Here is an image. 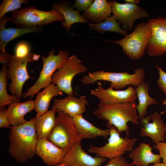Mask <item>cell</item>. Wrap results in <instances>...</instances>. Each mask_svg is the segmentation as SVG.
Here are the masks:
<instances>
[{"mask_svg":"<svg viewBox=\"0 0 166 166\" xmlns=\"http://www.w3.org/2000/svg\"><path fill=\"white\" fill-rule=\"evenodd\" d=\"M35 120V117L23 124L10 128L9 152L18 162H25L36 155Z\"/></svg>","mask_w":166,"mask_h":166,"instance_id":"1","label":"cell"},{"mask_svg":"<svg viewBox=\"0 0 166 166\" xmlns=\"http://www.w3.org/2000/svg\"><path fill=\"white\" fill-rule=\"evenodd\" d=\"M136 105L135 101L110 105L99 103L94 114L97 118L107 121V123L115 126L120 134L125 132L128 136L129 129L127 123L130 121L134 125L139 124Z\"/></svg>","mask_w":166,"mask_h":166,"instance_id":"2","label":"cell"},{"mask_svg":"<svg viewBox=\"0 0 166 166\" xmlns=\"http://www.w3.org/2000/svg\"><path fill=\"white\" fill-rule=\"evenodd\" d=\"M152 35L148 23L142 22L135 26L134 30L116 41L105 40L121 46L125 54L130 59L137 60L144 55L147 44Z\"/></svg>","mask_w":166,"mask_h":166,"instance_id":"3","label":"cell"},{"mask_svg":"<svg viewBox=\"0 0 166 166\" xmlns=\"http://www.w3.org/2000/svg\"><path fill=\"white\" fill-rule=\"evenodd\" d=\"M54 127L48 140L66 153L75 143L84 139L78 132L73 117L57 111Z\"/></svg>","mask_w":166,"mask_h":166,"instance_id":"4","label":"cell"},{"mask_svg":"<svg viewBox=\"0 0 166 166\" xmlns=\"http://www.w3.org/2000/svg\"><path fill=\"white\" fill-rule=\"evenodd\" d=\"M12 12L10 21L19 28H26L50 24L55 21H64L62 14L56 9L44 11L33 6Z\"/></svg>","mask_w":166,"mask_h":166,"instance_id":"5","label":"cell"},{"mask_svg":"<svg viewBox=\"0 0 166 166\" xmlns=\"http://www.w3.org/2000/svg\"><path fill=\"white\" fill-rule=\"evenodd\" d=\"M145 74L143 68L136 69L133 74L127 72H113L98 70L89 73L81 80L85 85L93 84L97 81L110 82L109 87L116 90L123 89L128 85L137 87L144 80Z\"/></svg>","mask_w":166,"mask_h":166,"instance_id":"6","label":"cell"},{"mask_svg":"<svg viewBox=\"0 0 166 166\" xmlns=\"http://www.w3.org/2000/svg\"><path fill=\"white\" fill-rule=\"evenodd\" d=\"M107 126L109 129L108 142L101 147L91 145L88 150L89 152L96 154L97 156L111 160L121 156L126 152L132 151L137 138L127 136L124 138L120 136L115 126L107 123Z\"/></svg>","mask_w":166,"mask_h":166,"instance_id":"7","label":"cell"},{"mask_svg":"<svg viewBox=\"0 0 166 166\" xmlns=\"http://www.w3.org/2000/svg\"><path fill=\"white\" fill-rule=\"evenodd\" d=\"M54 52L53 48L47 57H42L43 65L39 76L34 84L28 89L27 91L23 93V97H31V98L41 89L51 83L53 73L63 65L68 57L69 54L66 50H60L57 55H55Z\"/></svg>","mask_w":166,"mask_h":166,"instance_id":"8","label":"cell"},{"mask_svg":"<svg viewBox=\"0 0 166 166\" xmlns=\"http://www.w3.org/2000/svg\"><path fill=\"white\" fill-rule=\"evenodd\" d=\"M33 56V53H31L22 57L9 54L8 57L6 78L7 80H11L8 89L12 95L19 100L23 95L22 88L25 82L28 79L33 78L29 76L27 69V64L34 61L32 59Z\"/></svg>","mask_w":166,"mask_h":166,"instance_id":"9","label":"cell"},{"mask_svg":"<svg viewBox=\"0 0 166 166\" xmlns=\"http://www.w3.org/2000/svg\"><path fill=\"white\" fill-rule=\"evenodd\" d=\"M81 62L75 55L68 57L58 70L53 73L51 83L67 95L74 94L71 86L73 77L77 74L87 71Z\"/></svg>","mask_w":166,"mask_h":166,"instance_id":"10","label":"cell"},{"mask_svg":"<svg viewBox=\"0 0 166 166\" xmlns=\"http://www.w3.org/2000/svg\"><path fill=\"white\" fill-rule=\"evenodd\" d=\"M108 2L113 15L125 30H132L134 22L137 19L149 17L146 10L139 6L127 3H120L115 1H109Z\"/></svg>","mask_w":166,"mask_h":166,"instance_id":"11","label":"cell"},{"mask_svg":"<svg viewBox=\"0 0 166 166\" xmlns=\"http://www.w3.org/2000/svg\"><path fill=\"white\" fill-rule=\"evenodd\" d=\"M148 23L152 35L146 50L150 57L160 56L166 52V18H150Z\"/></svg>","mask_w":166,"mask_h":166,"instance_id":"12","label":"cell"},{"mask_svg":"<svg viewBox=\"0 0 166 166\" xmlns=\"http://www.w3.org/2000/svg\"><path fill=\"white\" fill-rule=\"evenodd\" d=\"M98 84L97 88L90 90V94L97 97L101 104L110 105L136 101L137 97L135 89L132 85H129L124 90H116L110 87L105 89L101 83L98 82Z\"/></svg>","mask_w":166,"mask_h":166,"instance_id":"13","label":"cell"},{"mask_svg":"<svg viewBox=\"0 0 166 166\" xmlns=\"http://www.w3.org/2000/svg\"><path fill=\"white\" fill-rule=\"evenodd\" d=\"M107 158L93 157L82 148L81 141L73 145L60 162L55 166H101Z\"/></svg>","mask_w":166,"mask_h":166,"instance_id":"14","label":"cell"},{"mask_svg":"<svg viewBox=\"0 0 166 166\" xmlns=\"http://www.w3.org/2000/svg\"><path fill=\"white\" fill-rule=\"evenodd\" d=\"M140 121V136L148 137L154 143L165 141L166 125L159 113L155 112Z\"/></svg>","mask_w":166,"mask_h":166,"instance_id":"15","label":"cell"},{"mask_svg":"<svg viewBox=\"0 0 166 166\" xmlns=\"http://www.w3.org/2000/svg\"><path fill=\"white\" fill-rule=\"evenodd\" d=\"M87 104L85 96L77 97L73 94L67 95L62 99L54 98L52 108L55 109L57 112L61 111L73 117L84 113Z\"/></svg>","mask_w":166,"mask_h":166,"instance_id":"16","label":"cell"},{"mask_svg":"<svg viewBox=\"0 0 166 166\" xmlns=\"http://www.w3.org/2000/svg\"><path fill=\"white\" fill-rule=\"evenodd\" d=\"M36 154L48 166H55L59 163L66 153L48 140L40 139L37 140Z\"/></svg>","mask_w":166,"mask_h":166,"instance_id":"17","label":"cell"},{"mask_svg":"<svg viewBox=\"0 0 166 166\" xmlns=\"http://www.w3.org/2000/svg\"><path fill=\"white\" fill-rule=\"evenodd\" d=\"M10 18L4 16L0 18V50L1 53L6 54L5 47L10 41L21 35L27 33L40 32L43 30L40 27L26 28H5L7 22L10 21Z\"/></svg>","mask_w":166,"mask_h":166,"instance_id":"18","label":"cell"},{"mask_svg":"<svg viewBox=\"0 0 166 166\" xmlns=\"http://www.w3.org/2000/svg\"><path fill=\"white\" fill-rule=\"evenodd\" d=\"M7 113L9 122L12 126L20 125L26 121L24 116L27 113L35 109L34 101L30 98L22 102L12 103L8 105Z\"/></svg>","mask_w":166,"mask_h":166,"instance_id":"19","label":"cell"},{"mask_svg":"<svg viewBox=\"0 0 166 166\" xmlns=\"http://www.w3.org/2000/svg\"><path fill=\"white\" fill-rule=\"evenodd\" d=\"M150 144L140 143L129 154V157L132 160L131 164L136 166H148L149 164H155L160 163L159 155L153 153Z\"/></svg>","mask_w":166,"mask_h":166,"instance_id":"20","label":"cell"},{"mask_svg":"<svg viewBox=\"0 0 166 166\" xmlns=\"http://www.w3.org/2000/svg\"><path fill=\"white\" fill-rule=\"evenodd\" d=\"M112 10L106 0H95L87 10L84 12L82 16L90 22L99 23L111 16Z\"/></svg>","mask_w":166,"mask_h":166,"instance_id":"21","label":"cell"},{"mask_svg":"<svg viewBox=\"0 0 166 166\" xmlns=\"http://www.w3.org/2000/svg\"><path fill=\"white\" fill-rule=\"evenodd\" d=\"M62 92L55 84L51 83L44 88L42 92L38 93L34 100L36 116L39 117L47 113L52 99L54 97L61 95Z\"/></svg>","mask_w":166,"mask_h":166,"instance_id":"22","label":"cell"},{"mask_svg":"<svg viewBox=\"0 0 166 166\" xmlns=\"http://www.w3.org/2000/svg\"><path fill=\"white\" fill-rule=\"evenodd\" d=\"M72 3L65 1L61 2H55L52 7L63 15L64 21L62 22V26L67 28V32L69 31L72 25L75 23H89V20L80 14V11L74 10L69 6V5Z\"/></svg>","mask_w":166,"mask_h":166,"instance_id":"23","label":"cell"},{"mask_svg":"<svg viewBox=\"0 0 166 166\" xmlns=\"http://www.w3.org/2000/svg\"><path fill=\"white\" fill-rule=\"evenodd\" d=\"M73 119L78 132L83 138L94 139L98 136L107 138L109 135V129H101L87 121L82 115L75 116Z\"/></svg>","mask_w":166,"mask_h":166,"instance_id":"24","label":"cell"},{"mask_svg":"<svg viewBox=\"0 0 166 166\" xmlns=\"http://www.w3.org/2000/svg\"><path fill=\"white\" fill-rule=\"evenodd\" d=\"M56 110L52 109L39 117L36 116L35 128L37 140H48L55 124Z\"/></svg>","mask_w":166,"mask_h":166,"instance_id":"25","label":"cell"},{"mask_svg":"<svg viewBox=\"0 0 166 166\" xmlns=\"http://www.w3.org/2000/svg\"><path fill=\"white\" fill-rule=\"evenodd\" d=\"M149 83L143 80L135 89L139 101V104L136 105V108L138 113L139 119L140 120L145 117L149 105H156L158 103L156 100L151 98L149 96Z\"/></svg>","mask_w":166,"mask_h":166,"instance_id":"26","label":"cell"},{"mask_svg":"<svg viewBox=\"0 0 166 166\" xmlns=\"http://www.w3.org/2000/svg\"><path fill=\"white\" fill-rule=\"evenodd\" d=\"M89 29L92 30L97 31L103 34L106 31L117 33L125 35L128 32L123 30L120 26L119 23L113 15L106 19L104 22L99 23H88Z\"/></svg>","mask_w":166,"mask_h":166,"instance_id":"27","label":"cell"},{"mask_svg":"<svg viewBox=\"0 0 166 166\" xmlns=\"http://www.w3.org/2000/svg\"><path fill=\"white\" fill-rule=\"evenodd\" d=\"M8 70L7 65L3 64L0 71V108L13 102H19L18 99L13 95H9L6 90V75Z\"/></svg>","mask_w":166,"mask_h":166,"instance_id":"28","label":"cell"},{"mask_svg":"<svg viewBox=\"0 0 166 166\" xmlns=\"http://www.w3.org/2000/svg\"><path fill=\"white\" fill-rule=\"evenodd\" d=\"M28 2L27 0H3L0 5V18L8 12L21 8L22 4L27 5Z\"/></svg>","mask_w":166,"mask_h":166,"instance_id":"29","label":"cell"},{"mask_svg":"<svg viewBox=\"0 0 166 166\" xmlns=\"http://www.w3.org/2000/svg\"><path fill=\"white\" fill-rule=\"evenodd\" d=\"M15 55L18 57L26 56L30 52V45L25 41H20L16 45L14 49Z\"/></svg>","mask_w":166,"mask_h":166,"instance_id":"30","label":"cell"},{"mask_svg":"<svg viewBox=\"0 0 166 166\" xmlns=\"http://www.w3.org/2000/svg\"><path fill=\"white\" fill-rule=\"evenodd\" d=\"M156 68L159 71V77L157 81L159 87L164 94L166 100V73L156 64Z\"/></svg>","mask_w":166,"mask_h":166,"instance_id":"31","label":"cell"},{"mask_svg":"<svg viewBox=\"0 0 166 166\" xmlns=\"http://www.w3.org/2000/svg\"><path fill=\"white\" fill-rule=\"evenodd\" d=\"M71 7L73 9L75 8L77 10L85 11L88 9L93 2V0H76Z\"/></svg>","mask_w":166,"mask_h":166,"instance_id":"32","label":"cell"},{"mask_svg":"<svg viewBox=\"0 0 166 166\" xmlns=\"http://www.w3.org/2000/svg\"><path fill=\"white\" fill-rule=\"evenodd\" d=\"M104 166H133L122 156L109 160L108 164Z\"/></svg>","mask_w":166,"mask_h":166,"instance_id":"33","label":"cell"},{"mask_svg":"<svg viewBox=\"0 0 166 166\" xmlns=\"http://www.w3.org/2000/svg\"><path fill=\"white\" fill-rule=\"evenodd\" d=\"M153 145L154 148L157 149L159 152V156L163 159V162L166 165V142H157Z\"/></svg>","mask_w":166,"mask_h":166,"instance_id":"34","label":"cell"},{"mask_svg":"<svg viewBox=\"0 0 166 166\" xmlns=\"http://www.w3.org/2000/svg\"><path fill=\"white\" fill-rule=\"evenodd\" d=\"M7 109L3 107L0 109V127L1 128H10L7 113Z\"/></svg>","mask_w":166,"mask_h":166,"instance_id":"35","label":"cell"},{"mask_svg":"<svg viewBox=\"0 0 166 166\" xmlns=\"http://www.w3.org/2000/svg\"><path fill=\"white\" fill-rule=\"evenodd\" d=\"M9 54L1 53L0 55V62L2 63L3 64L7 63L8 57Z\"/></svg>","mask_w":166,"mask_h":166,"instance_id":"36","label":"cell"},{"mask_svg":"<svg viewBox=\"0 0 166 166\" xmlns=\"http://www.w3.org/2000/svg\"><path fill=\"white\" fill-rule=\"evenodd\" d=\"M124 1L126 3L136 5H137L140 2L139 0H125Z\"/></svg>","mask_w":166,"mask_h":166,"instance_id":"37","label":"cell"},{"mask_svg":"<svg viewBox=\"0 0 166 166\" xmlns=\"http://www.w3.org/2000/svg\"><path fill=\"white\" fill-rule=\"evenodd\" d=\"M40 55L36 54L34 53H33V56L32 59L34 61H38L40 57Z\"/></svg>","mask_w":166,"mask_h":166,"instance_id":"38","label":"cell"},{"mask_svg":"<svg viewBox=\"0 0 166 166\" xmlns=\"http://www.w3.org/2000/svg\"><path fill=\"white\" fill-rule=\"evenodd\" d=\"M148 166H166V165H165L163 162H162L154 164L152 165H148Z\"/></svg>","mask_w":166,"mask_h":166,"instance_id":"39","label":"cell"},{"mask_svg":"<svg viewBox=\"0 0 166 166\" xmlns=\"http://www.w3.org/2000/svg\"><path fill=\"white\" fill-rule=\"evenodd\" d=\"M162 102L161 103L163 105H164L166 106V100H161ZM166 112V111H165L161 112L160 113H161V114H163L164 113H165Z\"/></svg>","mask_w":166,"mask_h":166,"instance_id":"40","label":"cell"}]
</instances>
